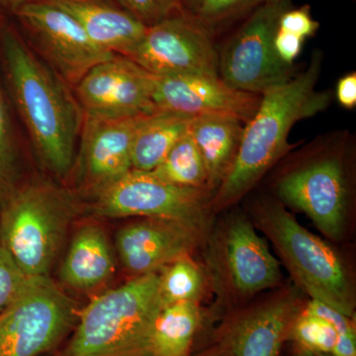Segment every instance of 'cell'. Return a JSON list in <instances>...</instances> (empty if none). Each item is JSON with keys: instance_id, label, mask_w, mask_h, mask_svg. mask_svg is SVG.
<instances>
[{"instance_id": "obj_7", "label": "cell", "mask_w": 356, "mask_h": 356, "mask_svg": "<svg viewBox=\"0 0 356 356\" xmlns=\"http://www.w3.org/2000/svg\"><path fill=\"white\" fill-rule=\"evenodd\" d=\"M293 0H266L243 19L219 54V76L232 88L262 95L296 74L274 49L281 15Z\"/></svg>"}, {"instance_id": "obj_11", "label": "cell", "mask_w": 356, "mask_h": 356, "mask_svg": "<svg viewBox=\"0 0 356 356\" xmlns=\"http://www.w3.org/2000/svg\"><path fill=\"white\" fill-rule=\"evenodd\" d=\"M127 58L154 76H219V54L212 33L188 13L147 26L144 38Z\"/></svg>"}, {"instance_id": "obj_12", "label": "cell", "mask_w": 356, "mask_h": 356, "mask_svg": "<svg viewBox=\"0 0 356 356\" xmlns=\"http://www.w3.org/2000/svg\"><path fill=\"white\" fill-rule=\"evenodd\" d=\"M76 98L86 116L125 119L156 113V76L125 56L95 65L76 84Z\"/></svg>"}, {"instance_id": "obj_37", "label": "cell", "mask_w": 356, "mask_h": 356, "mask_svg": "<svg viewBox=\"0 0 356 356\" xmlns=\"http://www.w3.org/2000/svg\"><path fill=\"white\" fill-rule=\"evenodd\" d=\"M209 356H219V355H211Z\"/></svg>"}, {"instance_id": "obj_22", "label": "cell", "mask_w": 356, "mask_h": 356, "mask_svg": "<svg viewBox=\"0 0 356 356\" xmlns=\"http://www.w3.org/2000/svg\"><path fill=\"white\" fill-rule=\"evenodd\" d=\"M201 321L198 303L163 306L154 324L149 356H188Z\"/></svg>"}, {"instance_id": "obj_28", "label": "cell", "mask_w": 356, "mask_h": 356, "mask_svg": "<svg viewBox=\"0 0 356 356\" xmlns=\"http://www.w3.org/2000/svg\"><path fill=\"white\" fill-rule=\"evenodd\" d=\"M119 2L124 10L146 26L187 13L181 0H119Z\"/></svg>"}, {"instance_id": "obj_17", "label": "cell", "mask_w": 356, "mask_h": 356, "mask_svg": "<svg viewBox=\"0 0 356 356\" xmlns=\"http://www.w3.org/2000/svg\"><path fill=\"white\" fill-rule=\"evenodd\" d=\"M303 309L296 293L287 292L245 314L229 332L228 355L280 356Z\"/></svg>"}, {"instance_id": "obj_15", "label": "cell", "mask_w": 356, "mask_h": 356, "mask_svg": "<svg viewBox=\"0 0 356 356\" xmlns=\"http://www.w3.org/2000/svg\"><path fill=\"white\" fill-rule=\"evenodd\" d=\"M200 236L177 222L145 219L119 229L116 250L128 271L143 275L159 273L178 257L189 254Z\"/></svg>"}, {"instance_id": "obj_26", "label": "cell", "mask_w": 356, "mask_h": 356, "mask_svg": "<svg viewBox=\"0 0 356 356\" xmlns=\"http://www.w3.org/2000/svg\"><path fill=\"white\" fill-rule=\"evenodd\" d=\"M266 0H203L194 18L211 33L243 19Z\"/></svg>"}, {"instance_id": "obj_31", "label": "cell", "mask_w": 356, "mask_h": 356, "mask_svg": "<svg viewBox=\"0 0 356 356\" xmlns=\"http://www.w3.org/2000/svg\"><path fill=\"white\" fill-rule=\"evenodd\" d=\"M303 311L329 323L336 330L337 336L355 334V325L353 318L343 315L341 312L334 310L324 303L312 300L306 307H304Z\"/></svg>"}, {"instance_id": "obj_35", "label": "cell", "mask_w": 356, "mask_h": 356, "mask_svg": "<svg viewBox=\"0 0 356 356\" xmlns=\"http://www.w3.org/2000/svg\"><path fill=\"white\" fill-rule=\"evenodd\" d=\"M295 356H332L331 355H327V353H316V351H312L308 350H301L299 348L298 353Z\"/></svg>"}, {"instance_id": "obj_20", "label": "cell", "mask_w": 356, "mask_h": 356, "mask_svg": "<svg viewBox=\"0 0 356 356\" xmlns=\"http://www.w3.org/2000/svg\"><path fill=\"white\" fill-rule=\"evenodd\" d=\"M113 273V254L104 232L95 225L81 227L60 267V280L74 289L86 291L106 282Z\"/></svg>"}, {"instance_id": "obj_34", "label": "cell", "mask_w": 356, "mask_h": 356, "mask_svg": "<svg viewBox=\"0 0 356 356\" xmlns=\"http://www.w3.org/2000/svg\"><path fill=\"white\" fill-rule=\"evenodd\" d=\"M203 0H181L184 10L191 15H194L202 3Z\"/></svg>"}, {"instance_id": "obj_36", "label": "cell", "mask_w": 356, "mask_h": 356, "mask_svg": "<svg viewBox=\"0 0 356 356\" xmlns=\"http://www.w3.org/2000/svg\"><path fill=\"white\" fill-rule=\"evenodd\" d=\"M15 1H17L18 3H21V2H24V1H27V0H15ZM17 3V4H18Z\"/></svg>"}, {"instance_id": "obj_24", "label": "cell", "mask_w": 356, "mask_h": 356, "mask_svg": "<svg viewBox=\"0 0 356 356\" xmlns=\"http://www.w3.org/2000/svg\"><path fill=\"white\" fill-rule=\"evenodd\" d=\"M159 274L163 306L185 302L198 303L205 287V275L189 254L178 257Z\"/></svg>"}, {"instance_id": "obj_16", "label": "cell", "mask_w": 356, "mask_h": 356, "mask_svg": "<svg viewBox=\"0 0 356 356\" xmlns=\"http://www.w3.org/2000/svg\"><path fill=\"white\" fill-rule=\"evenodd\" d=\"M222 245L227 275L236 292L252 295L280 282V262L252 222L243 215L229 220Z\"/></svg>"}, {"instance_id": "obj_3", "label": "cell", "mask_w": 356, "mask_h": 356, "mask_svg": "<svg viewBox=\"0 0 356 356\" xmlns=\"http://www.w3.org/2000/svg\"><path fill=\"white\" fill-rule=\"evenodd\" d=\"M163 307L159 273L137 275L93 299L56 356H149Z\"/></svg>"}, {"instance_id": "obj_27", "label": "cell", "mask_w": 356, "mask_h": 356, "mask_svg": "<svg viewBox=\"0 0 356 356\" xmlns=\"http://www.w3.org/2000/svg\"><path fill=\"white\" fill-rule=\"evenodd\" d=\"M16 151L13 124L7 108L6 97L0 84V189L13 191Z\"/></svg>"}, {"instance_id": "obj_4", "label": "cell", "mask_w": 356, "mask_h": 356, "mask_svg": "<svg viewBox=\"0 0 356 356\" xmlns=\"http://www.w3.org/2000/svg\"><path fill=\"white\" fill-rule=\"evenodd\" d=\"M76 212V199L57 185L13 189L0 215V243L26 276H49Z\"/></svg>"}, {"instance_id": "obj_33", "label": "cell", "mask_w": 356, "mask_h": 356, "mask_svg": "<svg viewBox=\"0 0 356 356\" xmlns=\"http://www.w3.org/2000/svg\"><path fill=\"white\" fill-rule=\"evenodd\" d=\"M337 98L343 108L351 110L356 106V72H350L339 79L337 84Z\"/></svg>"}, {"instance_id": "obj_14", "label": "cell", "mask_w": 356, "mask_h": 356, "mask_svg": "<svg viewBox=\"0 0 356 356\" xmlns=\"http://www.w3.org/2000/svg\"><path fill=\"white\" fill-rule=\"evenodd\" d=\"M145 116L102 119L84 115L77 163L90 192L133 170V140Z\"/></svg>"}, {"instance_id": "obj_30", "label": "cell", "mask_w": 356, "mask_h": 356, "mask_svg": "<svg viewBox=\"0 0 356 356\" xmlns=\"http://www.w3.org/2000/svg\"><path fill=\"white\" fill-rule=\"evenodd\" d=\"M318 28L320 23L314 19L309 6L298 8L291 7L281 15L278 22V29L291 33L304 40L315 36Z\"/></svg>"}, {"instance_id": "obj_2", "label": "cell", "mask_w": 356, "mask_h": 356, "mask_svg": "<svg viewBox=\"0 0 356 356\" xmlns=\"http://www.w3.org/2000/svg\"><path fill=\"white\" fill-rule=\"evenodd\" d=\"M7 79L16 108L42 163L65 177L76 163L84 114L64 79L13 33L2 42Z\"/></svg>"}, {"instance_id": "obj_21", "label": "cell", "mask_w": 356, "mask_h": 356, "mask_svg": "<svg viewBox=\"0 0 356 356\" xmlns=\"http://www.w3.org/2000/svg\"><path fill=\"white\" fill-rule=\"evenodd\" d=\"M192 117L156 112L140 122L132 145V168L153 172L188 132Z\"/></svg>"}, {"instance_id": "obj_19", "label": "cell", "mask_w": 356, "mask_h": 356, "mask_svg": "<svg viewBox=\"0 0 356 356\" xmlns=\"http://www.w3.org/2000/svg\"><path fill=\"white\" fill-rule=\"evenodd\" d=\"M245 123L231 115L192 117L189 133L197 146L208 177V191H217L235 161Z\"/></svg>"}, {"instance_id": "obj_18", "label": "cell", "mask_w": 356, "mask_h": 356, "mask_svg": "<svg viewBox=\"0 0 356 356\" xmlns=\"http://www.w3.org/2000/svg\"><path fill=\"white\" fill-rule=\"evenodd\" d=\"M28 1V0H27ZM65 11L89 38L115 55L129 57L144 38L147 26L126 10L97 0H40Z\"/></svg>"}, {"instance_id": "obj_9", "label": "cell", "mask_w": 356, "mask_h": 356, "mask_svg": "<svg viewBox=\"0 0 356 356\" xmlns=\"http://www.w3.org/2000/svg\"><path fill=\"white\" fill-rule=\"evenodd\" d=\"M281 200L302 211L327 238L343 236L348 207V184L341 154L322 149L285 173L277 182Z\"/></svg>"}, {"instance_id": "obj_29", "label": "cell", "mask_w": 356, "mask_h": 356, "mask_svg": "<svg viewBox=\"0 0 356 356\" xmlns=\"http://www.w3.org/2000/svg\"><path fill=\"white\" fill-rule=\"evenodd\" d=\"M29 278L0 243V312L19 296Z\"/></svg>"}, {"instance_id": "obj_25", "label": "cell", "mask_w": 356, "mask_h": 356, "mask_svg": "<svg viewBox=\"0 0 356 356\" xmlns=\"http://www.w3.org/2000/svg\"><path fill=\"white\" fill-rule=\"evenodd\" d=\"M289 339L298 344L301 350L331 355L336 346L337 332L329 323L302 311L292 324L288 334Z\"/></svg>"}, {"instance_id": "obj_13", "label": "cell", "mask_w": 356, "mask_h": 356, "mask_svg": "<svg viewBox=\"0 0 356 356\" xmlns=\"http://www.w3.org/2000/svg\"><path fill=\"white\" fill-rule=\"evenodd\" d=\"M261 95L229 86L220 76L184 74L156 76V111L187 117L231 115L247 123L259 108Z\"/></svg>"}, {"instance_id": "obj_10", "label": "cell", "mask_w": 356, "mask_h": 356, "mask_svg": "<svg viewBox=\"0 0 356 356\" xmlns=\"http://www.w3.org/2000/svg\"><path fill=\"white\" fill-rule=\"evenodd\" d=\"M16 13L44 60L60 79L76 86L95 65L115 54L92 41L72 16L40 0L17 4Z\"/></svg>"}, {"instance_id": "obj_8", "label": "cell", "mask_w": 356, "mask_h": 356, "mask_svg": "<svg viewBox=\"0 0 356 356\" xmlns=\"http://www.w3.org/2000/svg\"><path fill=\"white\" fill-rule=\"evenodd\" d=\"M208 194L205 189L177 186L151 172L132 170L91 192V208L98 216L165 220L202 235L207 227Z\"/></svg>"}, {"instance_id": "obj_6", "label": "cell", "mask_w": 356, "mask_h": 356, "mask_svg": "<svg viewBox=\"0 0 356 356\" xmlns=\"http://www.w3.org/2000/svg\"><path fill=\"white\" fill-rule=\"evenodd\" d=\"M76 303L49 276L30 277L0 312V356H44L74 331Z\"/></svg>"}, {"instance_id": "obj_23", "label": "cell", "mask_w": 356, "mask_h": 356, "mask_svg": "<svg viewBox=\"0 0 356 356\" xmlns=\"http://www.w3.org/2000/svg\"><path fill=\"white\" fill-rule=\"evenodd\" d=\"M151 172L168 184L209 191L205 165L189 130Z\"/></svg>"}, {"instance_id": "obj_32", "label": "cell", "mask_w": 356, "mask_h": 356, "mask_svg": "<svg viewBox=\"0 0 356 356\" xmlns=\"http://www.w3.org/2000/svg\"><path fill=\"white\" fill-rule=\"evenodd\" d=\"M306 40L296 35L278 29L274 37V49L278 58L285 64L293 65L301 53Z\"/></svg>"}, {"instance_id": "obj_5", "label": "cell", "mask_w": 356, "mask_h": 356, "mask_svg": "<svg viewBox=\"0 0 356 356\" xmlns=\"http://www.w3.org/2000/svg\"><path fill=\"white\" fill-rule=\"evenodd\" d=\"M255 219L298 286L312 300L353 318L355 292L346 267L337 252L275 201L259 203Z\"/></svg>"}, {"instance_id": "obj_1", "label": "cell", "mask_w": 356, "mask_h": 356, "mask_svg": "<svg viewBox=\"0 0 356 356\" xmlns=\"http://www.w3.org/2000/svg\"><path fill=\"white\" fill-rule=\"evenodd\" d=\"M322 54H312L305 70L261 95L259 108L243 129L240 147L231 170L211 201L222 210L240 200L285 154L289 152L293 126L325 111L331 90H318Z\"/></svg>"}]
</instances>
